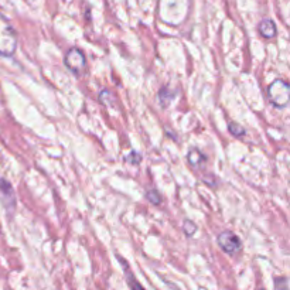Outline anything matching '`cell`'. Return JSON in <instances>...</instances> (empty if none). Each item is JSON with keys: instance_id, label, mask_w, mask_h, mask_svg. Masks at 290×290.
<instances>
[{"instance_id": "obj_1", "label": "cell", "mask_w": 290, "mask_h": 290, "mask_svg": "<svg viewBox=\"0 0 290 290\" xmlns=\"http://www.w3.org/2000/svg\"><path fill=\"white\" fill-rule=\"evenodd\" d=\"M17 49V34L10 21L0 13V56L12 57Z\"/></svg>"}, {"instance_id": "obj_2", "label": "cell", "mask_w": 290, "mask_h": 290, "mask_svg": "<svg viewBox=\"0 0 290 290\" xmlns=\"http://www.w3.org/2000/svg\"><path fill=\"white\" fill-rule=\"evenodd\" d=\"M266 97L269 102L276 108H284L289 104L290 98V87L289 84L284 82L282 79H276L270 84L266 90Z\"/></svg>"}, {"instance_id": "obj_3", "label": "cell", "mask_w": 290, "mask_h": 290, "mask_svg": "<svg viewBox=\"0 0 290 290\" xmlns=\"http://www.w3.org/2000/svg\"><path fill=\"white\" fill-rule=\"evenodd\" d=\"M64 64L65 67L75 75H82L87 69V58L85 54L79 49H71L67 51V54L64 56Z\"/></svg>"}, {"instance_id": "obj_4", "label": "cell", "mask_w": 290, "mask_h": 290, "mask_svg": "<svg viewBox=\"0 0 290 290\" xmlns=\"http://www.w3.org/2000/svg\"><path fill=\"white\" fill-rule=\"evenodd\" d=\"M217 242H218V246L228 255H234L236 252H239L242 248L241 239L231 231H224L221 234L218 235L217 238Z\"/></svg>"}, {"instance_id": "obj_5", "label": "cell", "mask_w": 290, "mask_h": 290, "mask_svg": "<svg viewBox=\"0 0 290 290\" xmlns=\"http://www.w3.org/2000/svg\"><path fill=\"white\" fill-rule=\"evenodd\" d=\"M258 30H259L261 35L265 37V38H273L276 35V26H275V23L270 20V19H263L259 23Z\"/></svg>"}, {"instance_id": "obj_6", "label": "cell", "mask_w": 290, "mask_h": 290, "mask_svg": "<svg viewBox=\"0 0 290 290\" xmlns=\"http://www.w3.org/2000/svg\"><path fill=\"white\" fill-rule=\"evenodd\" d=\"M119 262L122 263V265L125 266V275H126V280H128V284H129L131 290H145L143 289V286L139 283L138 279L135 277V275H133L131 270H129V268H128V263L125 262L122 258H119Z\"/></svg>"}, {"instance_id": "obj_7", "label": "cell", "mask_w": 290, "mask_h": 290, "mask_svg": "<svg viewBox=\"0 0 290 290\" xmlns=\"http://www.w3.org/2000/svg\"><path fill=\"white\" fill-rule=\"evenodd\" d=\"M187 159H188V163H190L191 166L197 167L200 166L201 163L205 161V156H204L201 152H198V150L193 149L191 152L187 154Z\"/></svg>"}, {"instance_id": "obj_8", "label": "cell", "mask_w": 290, "mask_h": 290, "mask_svg": "<svg viewBox=\"0 0 290 290\" xmlns=\"http://www.w3.org/2000/svg\"><path fill=\"white\" fill-rule=\"evenodd\" d=\"M228 131L231 135H234L236 138H242V136H245V133H246L242 126H239L238 123H235V122H231V123L228 125Z\"/></svg>"}, {"instance_id": "obj_9", "label": "cell", "mask_w": 290, "mask_h": 290, "mask_svg": "<svg viewBox=\"0 0 290 290\" xmlns=\"http://www.w3.org/2000/svg\"><path fill=\"white\" fill-rule=\"evenodd\" d=\"M183 231H184V234H186L187 236H193V235L197 232V225H195L193 221L186 220V221H184V225H183Z\"/></svg>"}, {"instance_id": "obj_10", "label": "cell", "mask_w": 290, "mask_h": 290, "mask_svg": "<svg viewBox=\"0 0 290 290\" xmlns=\"http://www.w3.org/2000/svg\"><path fill=\"white\" fill-rule=\"evenodd\" d=\"M146 197H147V200L150 201L152 204H156V205H159L160 202H161V197H160V194L156 190H150L149 193L146 194Z\"/></svg>"}, {"instance_id": "obj_11", "label": "cell", "mask_w": 290, "mask_h": 290, "mask_svg": "<svg viewBox=\"0 0 290 290\" xmlns=\"http://www.w3.org/2000/svg\"><path fill=\"white\" fill-rule=\"evenodd\" d=\"M140 160H142V156H140L138 152H132L131 154L126 157V161H128V163H133V164H139Z\"/></svg>"}]
</instances>
